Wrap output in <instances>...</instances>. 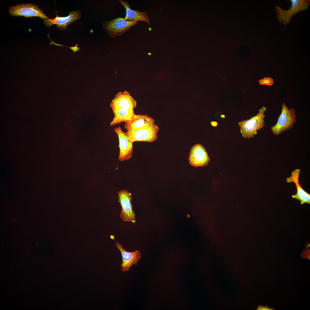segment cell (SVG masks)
Wrapping results in <instances>:
<instances>
[{
    "mask_svg": "<svg viewBox=\"0 0 310 310\" xmlns=\"http://www.w3.org/2000/svg\"><path fill=\"white\" fill-rule=\"evenodd\" d=\"M115 245L121 252L122 257V262L121 265L122 271H128L133 265H137V263L141 257V254L139 250L127 251L123 248L122 245L117 241Z\"/></svg>",
    "mask_w": 310,
    "mask_h": 310,
    "instance_id": "cell-12",
    "label": "cell"
},
{
    "mask_svg": "<svg viewBox=\"0 0 310 310\" xmlns=\"http://www.w3.org/2000/svg\"><path fill=\"white\" fill-rule=\"evenodd\" d=\"M281 113L276 124L270 128L275 135L291 129L296 122L295 111L293 108L289 109L284 102L282 105Z\"/></svg>",
    "mask_w": 310,
    "mask_h": 310,
    "instance_id": "cell-3",
    "label": "cell"
},
{
    "mask_svg": "<svg viewBox=\"0 0 310 310\" xmlns=\"http://www.w3.org/2000/svg\"><path fill=\"white\" fill-rule=\"evenodd\" d=\"M136 105V102L128 91L117 93L110 105L114 114L111 126L132 121L135 114L133 110Z\"/></svg>",
    "mask_w": 310,
    "mask_h": 310,
    "instance_id": "cell-1",
    "label": "cell"
},
{
    "mask_svg": "<svg viewBox=\"0 0 310 310\" xmlns=\"http://www.w3.org/2000/svg\"><path fill=\"white\" fill-rule=\"evenodd\" d=\"M114 132L117 134L119 142L120 149L118 159L124 161L130 158L133 151V142L130 141L120 126L114 129Z\"/></svg>",
    "mask_w": 310,
    "mask_h": 310,
    "instance_id": "cell-9",
    "label": "cell"
},
{
    "mask_svg": "<svg viewBox=\"0 0 310 310\" xmlns=\"http://www.w3.org/2000/svg\"><path fill=\"white\" fill-rule=\"evenodd\" d=\"M301 172L300 169L294 170L291 173V176L286 179V181L287 183L293 182L296 185L297 192L293 195L292 197L301 202V204H310V194L307 192L301 187L299 183V178Z\"/></svg>",
    "mask_w": 310,
    "mask_h": 310,
    "instance_id": "cell-13",
    "label": "cell"
},
{
    "mask_svg": "<svg viewBox=\"0 0 310 310\" xmlns=\"http://www.w3.org/2000/svg\"><path fill=\"white\" fill-rule=\"evenodd\" d=\"M121 4L125 8L126 15L124 19L128 20L144 22L150 24V20L146 11H140L138 10L132 9L128 3L123 0H119Z\"/></svg>",
    "mask_w": 310,
    "mask_h": 310,
    "instance_id": "cell-14",
    "label": "cell"
},
{
    "mask_svg": "<svg viewBox=\"0 0 310 310\" xmlns=\"http://www.w3.org/2000/svg\"><path fill=\"white\" fill-rule=\"evenodd\" d=\"M159 130L158 126L153 122L138 129L127 131L125 134L128 139L133 143L136 141L152 142L156 140Z\"/></svg>",
    "mask_w": 310,
    "mask_h": 310,
    "instance_id": "cell-4",
    "label": "cell"
},
{
    "mask_svg": "<svg viewBox=\"0 0 310 310\" xmlns=\"http://www.w3.org/2000/svg\"><path fill=\"white\" fill-rule=\"evenodd\" d=\"M110 237L112 239H113V240L114 239V236L113 235H111L110 236Z\"/></svg>",
    "mask_w": 310,
    "mask_h": 310,
    "instance_id": "cell-18",
    "label": "cell"
},
{
    "mask_svg": "<svg viewBox=\"0 0 310 310\" xmlns=\"http://www.w3.org/2000/svg\"><path fill=\"white\" fill-rule=\"evenodd\" d=\"M291 7L287 10L284 9L277 5L275 6L276 17L279 22L283 24L286 25L289 23L293 15L306 9L310 5V1L308 0H291Z\"/></svg>",
    "mask_w": 310,
    "mask_h": 310,
    "instance_id": "cell-5",
    "label": "cell"
},
{
    "mask_svg": "<svg viewBox=\"0 0 310 310\" xmlns=\"http://www.w3.org/2000/svg\"><path fill=\"white\" fill-rule=\"evenodd\" d=\"M266 110V107L263 106L256 115L238 123L240 132L243 137L250 138L253 137L257 134L258 130L264 127L265 126L264 113Z\"/></svg>",
    "mask_w": 310,
    "mask_h": 310,
    "instance_id": "cell-2",
    "label": "cell"
},
{
    "mask_svg": "<svg viewBox=\"0 0 310 310\" xmlns=\"http://www.w3.org/2000/svg\"><path fill=\"white\" fill-rule=\"evenodd\" d=\"M256 310H274V309L272 308H269L267 305L264 306L261 305H259Z\"/></svg>",
    "mask_w": 310,
    "mask_h": 310,
    "instance_id": "cell-17",
    "label": "cell"
},
{
    "mask_svg": "<svg viewBox=\"0 0 310 310\" xmlns=\"http://www.w3.org/2000/svg\"><path fill=\"white\" fill-rule=\"evenodd\" d=\"M119 202L122 207L120 217L123 221H130L135 223L136 221L135 214L131 204V193L126 190L117 192Z\"/></svg>",
    "mask_w": 310,
    "mask_h": 310,
    "instance_id": "cell-8",
    "label": "cell"
},
{
    "mask_svg": "<svg viewBox=\"0 0 310 310\" xmlns=\"http://www.w3.org/2000/svg\"><path fill=\"white\" fill-rule=\"evenodd\" d=\"M188 160L191 166L196 167L207 165L210 160L205 149L199 144L191 148Z\"/></svg>",
    "mask_w": 310,
    "mask_h": 310,
    "instance_id": "cell-10",
    "label": "cell"
},
{
    "mask_svg": "<svg viewBox=\"0 0 310 310\" xmlns=\"http://www.w3.org/2000/svg\"><path fill=\"white\" fill-rule=\"evenodd\" d=\"M81 16L79 11H72L69 13L68 16L65 17H59L57 14L56 17L54 18H48L44 20L43 23L49 27L55 24L57 28H60L61 30H65L69 24L79 19Z\"/></svg>",
    "mask_w": 310,
    "mask_h": 310,
    "instance_id": "cell-11",
    "label": "cell"
},
{
    "mask_svg": "<svg viewBox=\"0 0 310 310\" xmlns=\"http://www.w3.org/2000/svg\"><path fill=\"white\" fill-rule=\"evenodd\" d=\"M9 13L13 16H22L26 18L39 17L44 20L48 18L38 6L30 3L11 6L9 9Z\"/></svg>",
    "mask_w": 310,
    "mask_h": 310,
    "instance_id": "cell-7",
    "label": "cell"
},
{
    "mask_svg": "<svg viewBox=\"0 0 310 310\" xmlns=\"http://www.w3.org/2000/svg\"><path fill=\"white\" fill-rule=\"evenodd\" d=\"M137 23V22L118 17L105 22L103 24V27L109 36L114 38L121 36Z\"/></svg>",
    "mask_w": 310,
    "mask_h": 310,
    "instance_id": "cell-6",
    "label": "cell"
},
{
    "mask_svg": "<svg viewBox=\"0 0 310 310\" xmlns=\"http://www.w3.org/2000/svg\"><path fill=\"white\" fill-rule=\"evenodd\" d=\"M259 83L261 85L272 86L274 84V80L270 77H266L260 80Z\"/></svg>",
    "mask_w": 310,
    "mask_h": 310,
    "instance_id": "cell-16",
    "label": "cell"
},
{
    "mask_svg": "<svg viewBox=\"0 0 310 310\" xmlns=\"http://www.w3.org/2000/svg\"><path fill=\"white\" fill-rule=\"evenodd\" d=\"M152 118L147 115L135 114L132 121L125 123L124 127L127 131H131L140 129L154 122Z\"/></svg>",
    "mask_w": 310,
    "mask_h": 310,
    "instance_id": "cell-15",
    "label": "cell"
}]
</instances>
